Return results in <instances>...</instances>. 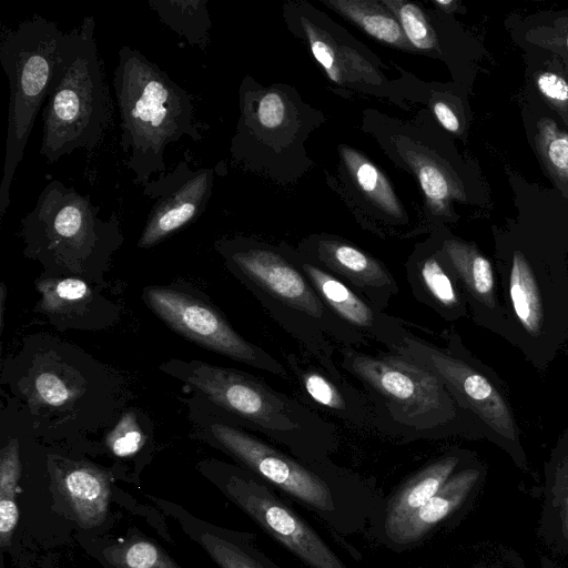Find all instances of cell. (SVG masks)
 Here are the masks:
<instances>
[{
    "mask_svg": "<svg viewBox=\"0 0 568 568\" xmlns=\"http://www.w3.org/2000/svg\"><path fill=\"white\" fill-rule=\"evenodd\" d=\"M201 544L221 568H281L251 546L214 534H203Z\"/></svg>",
    "mask_w": 568,
    "mask_h": 568,
    "instance_id": "f1b7e54d",
    "label": "cell"
},
{
    "mask_svg": "<svg viewBox=\"0 0 568 568\" xmlns=\"http://www.w3.org/2000/svg\"><path fill=\"white\" fill-rule=\"evenodd\" d=\"M94 29V18L85 17L69 32L42 113L40 154L48 163L95 149L109 128L110 93Z\"/></svg>",
    "mask_w": 568,
    "mask_h": 568,
    "instance_id": "277c9868",
    "label": "cell"
},
{
    "mask_svg": "<svg viewBox=\"0 0 568 568\" xmlns=\"http://www.w3.org/2000/svg\"><path fill=\"white\" fill-rule=\"evenodd\" d=\"M450 273L439 251L426 245L418 246L406 263L407 281L415 298L446 317L462 307Z\"/></svg>",
    "mask_w": 568,
    "mask_h": 568,
    "instance_id": "ac0fdd59",
    "label": "cell"
},
{
    "mask_svg": "<svg viewBox=\"0 0 568 568\" xmlns=\"http://www.w3.org/2000/svg\"><path fill=\"white\" fill-rule=\"evenodd\" d=\"M211 433L253 475L341 535L364 530L384 501L368 480L329 459L305 462L227 424H213Z\"/></svg>",
    "mask_w": 568,
    "mask_h": 568,
    "instance_id": "6da1fadb",
    "label": "cell"
},
{
    "mask_svg": "<svg viewBox=\"0 0 568 568\" xmlns=\"http://www.w3.org/2000/svg\"><path fill=\"white\" fill-rule=\"evenodd\" d=\"M103 555L115 568H180L155 544L142 539L110 546Z\"/></svg>",
    "mask_w": 568,
    "mask_h": 568,
    "instance_id": "f546056e",
    "label": "cell"
},
{
    "mask_svg": "<svg viewBox=\"0 0 568 568\" xmlns=\"http://www.w3.org/2000/svg\"><path fill=\"white\" fill-rule=\"evenodd\" d=\"M143 443L144 436L133 413H124L106 437L109 449L118 457L136 454Z\"/></svg>",
    "mask_w": 568,
    "mask_h": 568,
    "instance_id": "836d02e7",
    "label": "cell"
},
{
    "mask_svg": "<svg viewBox=\"0 0 568 568\" xmlns=\"http://www.w3.org/2000/svg\"><path fill=\"white\" fill-rule=\"evenodd\" d=\"M324 3L376 41L392 48L416 52L405 37L397 18L383 1L329 0Z\"/></svg>",
    "mask_w": 568,
    "mask_h": 568,
    "instance_id": "44dd1931",
    "label": "cell"
},
{
    "mask_svg": "<svg viewBox=\"0 0 568 568\" xmlns=\"http://www.w3.org/2000/svg\"><path fill=\"white\" fill-rule=\"evenodd\" d=\"M21 475L19 444L16 439L8 442L0 455V544L10 545L19 521V508L16 501Z\"/></svg>",
    "mask_w": 568,
    "mask_h": 568,
    "instance_id": "4316f807",
    "label": "cell"
},
{
    "mask_svg": "<svg viewBox=\"0 0 568 568\" xmlns=\"http://www.w3.org/2000/svg\"><path fill=\"white\" fill-rule=\"evenodd\" d=\"M438 251L454 275L462 281L475 300L486 306H495L491 265L474 245L457 239H445Z\"/></svg>",
    "mask_w": 568,
    "mask_h": 568,
    "instance_id": "7402d4cb",
    "label": "cell"
},
{
    "mask_svg": "<svg viewBox=\"0 0 568 568\" xmlns=\"http://www.w3.org/2000/svg\"><path fill=\"white\" fill-rule=\"evenodd\" d=\"M509 291L521 325L530 335H539L544 323L542 302L531 267L519 251L513 255Z\"/></svg>",
    "mask_w": 568,
    "mask_h": 568,
    "instance_id": "484cf974",
    "label": "cell"
},
{
    "mask_svg": "<svg viewBox=\"0 0 568 568\" xmlns=\"http://www.w3.org/2000/svg\"><path fill=\"white\" fill-rule=\"evenodd\" d=\"M221 165L193 169L189 153H184L172 171L143 185V195L154 203L136 246L153 247L196 221L209 204Z\"/></svg>",
    "mask_w": 568,
    "mask_h": 568,
    "instance_id": "8fae6325",
    "label": "cell"
},
{
    "mask_svg": "<svg viewBox=\"0 0 568 568\" xmlns=\"http://www.w3.org/2000/svg\"><path fill=\"white\" fill-rule=\"evenodd\" d=\"M305 274L327 307L346 325L369 342L395 352L409 331L398 317L385 313L351 286L323 270L298 250L283 247Z\"/></svg>",
    "mask_w": 568,
    "mask_h": 568,
    "instance_id": "4fadbf2b",
    "label": "cell"
},
{
    "mask_svg": "<svg viewBox=\"0 0 568 568\" xmlns=\"http://www.w3.org/2000/svg\"><path fill=\"white\" fill-rule=\"evenodd\" d=\"M341 154L344 165L358 192L377 210L402 219L404 210L385 174L358 151L343 145Z\"/></svg>",
    "mask_w": 568,
    "mask_h": 568,
    "instance_id": "603a6c76",
    "label": "cell"
},
{
    "mask_svg": "<svg viewBox=\"0 0 568 568\" xmlns=\"http://www.w3.org/2000/svg\"><path fill=\"white\" fill-rule=\"evenodd\" d=\"M434 3L446 12L452 11V7L456 6V2L452 0H435Z\"/></svg>",
    "mask_w": 568,
    "mask_h": 568,
    "instance_id": "74e56055",
    "label": "cell"
},
{
    "mask_svg": "<svg viewBox=\"0 0 568 568\" xmlns=\"http://www.w3.org/2000/svg\"><path fill=\"white\" fill-rule=\"evenodd\" d=\"M33 388L38 402L53 407L68 404L78 394L67 378L52 369L39 372L34 377Z\"/></svg>",
    "mask_w": 568,
    "mask_h": 568,
    "instance_id": "d6a6232c",
    "label": "cell"
},
{
    "mask_svg": "<svg viewBox=\"0 0 568 568\" xmlns=\"http://www.w3.org/2000/svg\"><path fill=\"white\" fill-rule=\"evenodd\" d=\"M433 111L437 121L444 129L453 133L459 132L458 118L447 103L443 101L435 102L433 105Z\"/></svg>",
    "mask_w": 568,
    "mask_h": 568,
    "instance_id": "d590c367",
    "label": "cell"
},
{
    "mask_svg": "<svg viewBox=\"0 0 568 568\" xmlns=\"http://www.w3.org/2000/svg\"><path fill=\"white\" fill-rule=\"evenodd\" d=\"M284 357L288 373L296 379L305 397L349 425H378L382 428L372 399L345 379L333 378L322 367L317 368L300 355L288 353Z\"/></svg>",
    "mask_w": 568,
    "mask_h": 568,
    "instance_id": "2e32d148",
    "label": "cell"
},
{
    "mask_svg": "<svg viewBox=\"0 0 568 568\" xmlns=\"http://www.w3.org/2000/svg\"><path fill=\"white\" fill-rule=\"evenodd\" d=\"M100 211L90 195L51 180L22 220L27 251L65 265L106 257L120 245L122 235L115 214L103 220Z\"/></svg>",
    "mask_w": 568,
    "mask_h": 568,
    "instance_id": "52a82bcc",
    "label": "cell"
},
{
    "mask_svg": "<svg viewBox=\"0 0 568 568\" xmlns=\"http://www.w3.org/2000/svg\"><path fill=\"white\" fill-rule=\"evenodd\" d=\"M148 4L162 23L190 45L205 50L212 27L207 0H148Z\"/></svg>",
    "mask_w": 568,
    "mask_h": 568,
    "instance_id": "cb8c5ba5",
    "label": "cell"
},
{
    "mask_svg": "<svg viewBox=\"0 0 568 568\" xmlns=\"http://www.w3.org/2000/svg\"><path fill=\"white\" fill-rule=\"evenodd\" d=\"M161 369L287 447L300 459L327 460L336 447L333 426L255 376L200 361H172Z\"/></svg>",
    "mask_w": 568,
    "mask_h": 568,
    "instance_id": "3957f363",
    "label": "cell"
},
{
    "mask_svg": "<svg viewBox=\"0 0 568 568\" xmlns=\"http://www.w3.org/2000/svg\"><path fill=\"white\" fill-rule=\"evenodd\" d=\"M224 489L267 535L310 568H348L321 535L255 475L233 474Z\"/></svg>",
    "mask_w": 568,
    "mask_h": 568,
    "instance_id": "30bf717a",
    "label": "cell"
},
{
    "mask_svg": "<svg viewBox=\"0 0 568 568\" xmlns=\"http://www.w3.org/2000/svg\"><path fill=\"white\" fill-rule=\"evenodd\" d=\"M143 298L158 317L180 335L254 368L290 378L285 365L243 338L210 303L169 286L145 287Z\"/></svg>",
    "mask_w": 568,
    "mask_h": 568,
    "instance_id": "9c48e42d",
    "label": "cell"
},
{
    "mask_svg": "<svg viewBox=\"0 0 568 568\" xmlns=\"http://www.w3.org/2000/svg\"><path fill=\"white\" fill-rule=\"evenodd\" d=\"M536 146L544 165L568 196V132L542 118L537 123Z\"/></svg>",
    "mask_w": 568,
    "mask_h": 568,
    "instance_id": "83f0119b",
    "label": "cell"
},
{
    "mask_svg": "<svg viewBox=\"0 0 568 568\" xmlns=\"http://www.w3.org/2000/svg\"><path fill=\"white\" fill-rule=\"evenodd\" d=\"M459 456L446 454L409 475L384 497L382 506L369 520V532L376 537L423 507L455 473Z\"/></svg>",
    "mask_w": 568,
    "mask_h": 568,
    "instance_id": "e0dca14e",
    "label": "cell"
},
{
    "mask_svg": "<svg viewBox=\"0 0 568 568\" xmlns=\"http://www.w3.org/2000/svg\"><path fill=\"white\" fill-rule=\"evenodd\" d=\"M38 290L42 294V308L54 314L80 306L91 295L89 285L74 277L44 280L38 284Z\"/></svg>",
    "mask_w": 568,
    "mask_h": 568,
    "instance_id": "1f68e13d",
    "label": "cell"
},
{
    "mask_svg": "<svg viewBox=\"0 0 568 568\" xmlns=\"http://www.w3.org/2000/svg\"><path fill=\"white\" fill-rule=\"evenodd\" d=\"M406 159L418 179L430 211L436 214L449 213L450 202L464 195L457 181L447 169L424 152L408 151Z\"/></svg>",
    "mask_w": 568,
    "mask_h": 568,
    "instance_id": "d4e9b609",
    "label": "cell"
},
{
    "mask_svg": "<svg viewBox=\"0 0 568 568\" xmlns=\"http://www.w3.org/2000/svg\"><path fill=\"white\" fill-rule=\"evenodd\" d=\"M341 366L371 393L381 425L393 422L404 430H435L455 416L453 399L429 369L400 354H368L342 346Z\"/></svg>",
    "mask_w": 568,
    "mask_h": 568,
    "instance_id": "8992f818",
    "label": "cell"
},
{
    "mask_svg": "<svg viewBox=\"0 0 568 568\" xmlns=\"http://www.w3.org/2000/svg\"><path fill=\"white\" fill-rule=\"evenodd\" d=\"M302 26L313 57L335 83L344 85L359 80H379V72L356 51L338 43L333 36L307 19Z\"/></svg>",
    "mask_w": 568,
    "mask_h": 568,
    "instance_id": "ffe728a7",
    "label": "cell"
},
{
    "mask_svg": "<svg viewBox=\"0 0 568 568\" xmlns=\"http://www.w3.org/2000/svg\"><path fill=\"white\" fill-rule=\"evenodd\" d=\"M567 45H568V38H567Z\"/></svg>",
    "mask_w": 568,
    "mask_h": 568,
    "instance_id": "ab89813d",
    "label": "cell"
},
{
    "mask_svg": "<svg viewBox=\"0 0 568 568\" xmlns=\"http://www.w3.org/2000/svg\"><path fill=\"white\" fill-rule=\"evenodd\" d=\"M478 478L475 468L455 471L423 507L374 538L395 552L422 545L464 506Z\"/></svg>",
    "mask_w": 568,
    "mask_h": 568,
    "instance_id": "9a60e30c",
    "label": "cell"
},
{
    "mask_svg": "<svg viewBox=\"0 0 568 568\" xmlns=\"http://www.w3.org/2000/svg\"><path fill=\"white\" fill-rule=\"evenodd\" d=\"M297 250L383 311L398 293L389 270L352 243L321 235L308 237Z\"/></svg>",
    "mask_w": 568,
    "mask_h": 568,
    "instance_id": "5bb4252c",
    "label": "cell"
},
{
    "mask_svg": "<svg viewBox=\"0 0 568 568\" xmlns=\"http://www.w3.org/2000/svg\"><path fill=\"white\" fill-rule=\"evenodd\" d=\"M60 490L80 526L93 528L104 521L110 484L102 470L89 465H74L62 475Z\"/></svg>",
    "mask_w": 568,
    "mask_h": 568,
    "instance_id": "d6986e66",
    "label": "cell"
},
{
    "mask_svg": "<svg viewBox=\"0 0 568 568\" xmlns=\"http://www.w3.org/2000/svg\"><path fill=\"white\" fill-rule=\"evenodd\" d=\"M4 298H6V286L2 284L1 288V325H3V310H4Z\"/></svg>",
    "mask_w": 568,
    "mask_h": 568,
    "instance_id": "f35d334b",
    "label": "cell"
},
{
    "mask_svg": "<svg viewBox=\"0 0 568 568\" xmlns=\"http://www.w3.org/2000/svg\"><path fill=\"white\" fill-rule=\"evenodd\" d=\"M216 250L261 304L304 315L341 346L359 348L371 343L327 307L283 247L236 237L221 241Z\"/></svg>",
    "mask_w": 568,
    "mask_h": 568,
    "instance_id": "ba28073f",
    "label": "cell"
},
{
    "mask_svg": "<svg viewBox=\"0 0 568 568\" xmlns=\"http://www.w3.org/2000/svg\"><path fill=\"white\" fill-rule=\"evenodd\" d=\"M382 1L395 14L415 51L430 52L437 49L436 33L417 4L398 0Z\"/></svg>",
    "mask_w": 568,
    "mask_h": 568,
    "instance_id": "4dcf8cb0",
    "label": "cell"
},
{
    "mask_svg": "<svg viewBox=\"0 0 568 568\" xmlns=\"http://www.w3.org/2000/svg\"><path fill=\"white\" fill-rule=\"evenodd\" d=\"M539 91L556 105L568 104V83L552 72H542L537 78Z\"/></svg>",
    "mask_w": 568,
    "mask_h": 568,
    "instance_id": "e575fe53",
    "label": "cell"
},
{
    "mask_svg": "<svg viewBox=\"0 0 568 568\" xmlns=\"http://www.w3.org/2000/svg\"><path fill=\"white\" fill-rule=\"evenodd\" d=\"M68 39L69 32L39 14L2 30L0 62L9 81L10 97L0 219L10 204L14 172L23 158L39 110L47 101Z\"/></svg>",
    "mask_w": 568,
    "mask_h": 568,
    "instance_id": "5b68a950",
    "label": "cell"
},
{
    "mask_svg": "<svg viewBox=\"0 0 568 568\" xmlns=\"http://www.w3.org/2000/svg\"><path fill=\"white\" fill-rule=\"evenodd\" d=\"M558 499L565 531L568 535V465L558 480Z\"/></svg>",
    "mask_w": 568,
    "mask_h": 568,
    "instance_id": "8d00e7d4",
    "label": "cell"
},
{
    "mask_svg": "<svg viewBox=\"0 0 568 568\" xmlns=\"http://www.w3.org/2000/svg\"><path fill=\"white\" fill-rule=\"evenodd\" d=\"M113 87L125 165L143 186L166 172V148L184 136L200 142L202 125L192 94L138 49L119 50Z\"/></svg>",
    "mask_w": 568,
    "mask_h": 568,
    "instance_id": "7a4b0ae2",
    "label": "cell"
},
{
    "mask_svg": "<svg viewBox=\"0 0 568 568\" xmlns=\"http://www.w3.org/2000/svg\"><path fill=\"white\" fill-rule=\"evenodd\" d=\"M394 353L432 371L460 405L471 409L503 437L516 438L507 403L490 382L465 361L410 332Z\"/></svg>",
    "mask_w": 568,
    "mask_h": 568,
    "instance_id": "7c38bea8",
    "label": "cell"
}]
</instances>
